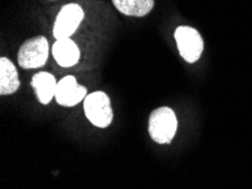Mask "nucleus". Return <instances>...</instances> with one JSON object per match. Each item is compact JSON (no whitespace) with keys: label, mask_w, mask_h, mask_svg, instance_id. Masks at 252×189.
<instances>
[{"label":"nucleus","mask_w":252,"mask_h":189,"mask_svg":"<svg viewBox=\"0 0 252 189\" xmlns=\"http://www.w3.org/2000/svg\"><path fill=\"white\" fill-rule=\"evenodd\" d=\"M178 128L174 111L169 107H161L153 111L148 121V132L153 141L158 144L170 143Z\"/></svg>","instance_id":"nucleus-1"},{"label":"nucleus","mask_w":252,"mask_h":189,"mask_svg":"<svg viewBox=\"0 0 252 189\" xmlns=\"http://www.w3.org/2000/svg\"><path fill=\"white\" fill-rule=\"evenodd\" d=\"M84 111L89 120L98 128H106L113 119L110 98L102 91L93 92L85 98Z\"/></svg>","instance_id":"nucleus-2"},{"label":"nucleus","mask_w":252,"mask_h":189,"mask_svg":"<svg viewBox=\"0 0 252 189\" xmlns=\"http://www.w3.org/2000/svg\"><path fill=\"white\" fill-rule=\"evenodd\" d=\"M49 56V43L44 37L26 40L21 45L17 55L18 65L24 69L39 68L45 65Z\"/></svg>","instance_id":"nucleus-3"},{"label":"nucleus","mask_w":252,"mask_h":189,"mask_svg":"<svg viewBox=\"0 0 252 189\" xmlns=\"http://www.w3.org/2000/svg\"><path fill=\"white\" fill-rule=\"evenodd\" d=\"M84 18V10L77 3H68L60 9L53 25V37L57 40L69 38Z\"/></svg>","instance_id":"nucleus-4"},{"label":"nucleus","mask_w":252,"mask_h":189,"mask_svg":"<svg viewBox=\"0 0 252 189\" xmlns=\"http://www.w3.org/2000/svg\"><path fill=\"white\" fill-rule=\"evenodd\" d=\"M174 38L183 59L190 64L196 63L204 50V41L199 32L190 26H179L174 32Z\"/></svg>","instance_id":"nucleus-5"},{"label":"nucleus","mask_w":252,"mask_h":189,"mask_svg":"<svg viewBox=\"0 0 252 189\" xmlns=\"http://www.w3.org/2000/svg\"><path fill=\"white\" fill-rule=\"evenodd\" d=\"M87 96L85 86L79 85L74 76L63 77L57 85L56 101L63 107H75Z\"/></svg>","instance_id":"nucleus-6"},{"label":"nucleus","mask_w":252,"mask_h":189,"mask_svg":"<svg viewBox=\"0 0 252 189\" xmlns=\"http://www.w3.org/2000/svg\"><path fill=\"white\" fill-rule=\"evenodd\" d=\"M52 55L59 66L68 68L75 66L81 58V50L70 38L57 40L52 45Z\"/></svg>","instance_id":"nucleus-7"},{"label":"nucleus","mask_w":252,"mask_h":189,"mask_svg":"<svg viewBox=\"0 0 252 189\" xmlns=\"http://www.w3.org/2000/svg\"><path fill=\"white\" fill-rule=\"evenodd\" d=\"M31 85L35 90L37 99L42 104H49L53 96H56L57 85L55 76L50 73L40 72L32 77Z\"/></svg>","instance_id":"nucleus-8"},{"label":"nucleus","mask_w":252,"mask_h":189,"mask_svg":"<svg viewBox=\"0 0 252 189\" xmlns=\"http://www.w3.org/2000/svg\"><path fill=\"white\" fill-rule=\"evenodd\" d=\"M20 88V79L15 65L8 58L0 59V94H13Z\"/></svg>","instance_id":"nucleus-9"},{"label":"nucleus","mask_w":252,"mask_h":189,"mask_svg":"<svg viewBox=\"0 0 252 189\" xmlns=\"http://www.w3.org/2000/svg\"><path fill=\"white\" fill-rule=\"evenodd\" d=\"M112 2L126 16L143 17L154 8V0H112Z\"/></svg>","instance_id":"nucleus-10"}]
</instances>
